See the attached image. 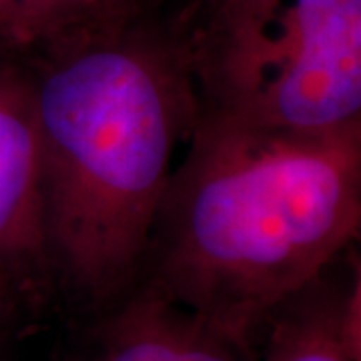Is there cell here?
<instances>
[{"mask_svg": "<svg viewBox=\"0 0 361 361\" xmlns=\"http://www.w3.org/2000/svg\"><path fill=\"white\" fill-rule=\"evenodd\" d=\"M361 121L317 133L203 111L139 283L255 353L271 315L357 237Z\"/></svg>", "mask_w": 361, "mask_h": 361, "instance_id": "cell-1", "label": "cell"}, {"mask_svg": "<svg viewBox=\"0 0 361 361\" xmlns=\"http://www.w3.org/2000/svg\"><path fill=\"white\" fill-rule=\"evenodd\" d=\"M32 82L54 285L103 313L139 283L177 142L199 116L187 37L139 20L40 52Z\"/></svg>", "mask_w": 361, "mask_h": 361, "instance_id": "cell-2", "label": "cell"}, {"mask_svg": "<svg viewBox=\"0 0 361 361\" xmlns=\"http://www.w3.org/2000/svg\"><path fill=\"white\" fill-rule=\"evenodd\" d=\"M199 106L267 129L361 121V0H285L245 51L193 75Z\"/></svg>", "mask_w": 361, "mask_h": 361, "instance_id": "cell-3", "label": "cell"}, {"mask_svg": "<svg viewBox=\"0 0 361 361\" xmlns=\"http://www.w3.org/2000/svg\"><path fill=\"white\" fill-rule=\"evenodd\" d=\"M0 271L30 311L56 289L40 185V145L32 71L0 63Z\"/></svg>", "mask_w": 361, "mask_h": 361, "instance_id": "cell-4", "label": "cell"}, {"mask_svg": "<svg viewBox=\"0 0 361 361\" xmlns=\"http://www.w3.org/2000/svg\"><path fill=\"white\" fill-rule=\"evenodd\" d=\"M73 361H255L193 313L137 285L101 313Z\"/></svg>", "mask_w": 361, "mask_h": 361, "instance_id": "cell-5", "label": "cell"}, {"mask_svg": "<svg viewBox=\"0 0 361 361\" xmlns=\"http://www.w3.org/2000/svg\"><path fill=\"white\" fill-rule=\"evenodd\" d=\"M360 277L349 291L323 273L271 315L255 361H361Z\"/></svg>", "mask_w": 361, "mask_h": 361, "instance_id": "cell-6", "label": "cell"}, {"mask_svg": "<svg viewBox=\"0 0 361 361\" xmlns=\"http://www.w3.org/2000/svg\"><path fill=\"white\" fill-rule=\"evenodd\" d=\"M0 32L20 51H56L109 37L97 0H0Z\"/></svg>", "mask_w": 361, "mask_h": 361, "instance_id": "cell-7", "label": "cell"}, {"mask_svg": "<svg viewBox=\"0 0 361 361\" xmlns=\"http://www.w3.org/2000/svg\"><path fill=\"white\" fill-rule=\"evenodd\" d=\"M283 4L285 0H205L203 20L191 32H185L193 71L253 44Z\"/></svg>", "mask_w": 361, "mask_h": 361, "instance_id": "cell-8", "label": "cell"}, {"mask_svg": "<svg viewBox=\"0 0 361 361\" xmlns=\"http://www.w3.org/2000/svg\"><path fill=\"white\" fill-rule=\"evenodd\" d=\"M97 2L101 8L106 35L115 37L135 23L142 20V14L151 0H97Z\"/></svg>", "mask_w": 361, "mask_h": 361, "instance_id": "cell-9", "label": "cell"}, {"mask_svg": "<svg viewBox=\"0 0 361 361\" xmlns=\"http://www.w3.org/2000/svg\"><path fill=\"white\" fill-rule=\"evenodd\" d=\"M23 310L30 311L25 297L20 295V291L14 287L13 281L0 271V329L13 323Z\"/></svg>", "mask_w": 361, "mask_h": 361, "instance_id": "cell-10", "label": "cell"}, {"mask_svg": "<svg viewBox=\"0 0 361 361\" xmlns=\"http://www.w3.org/2000/svg\"><path fill=\"white\" fill-rule=\"evenodd\" d=\"M14 51H20V49H18V47H16L13 40L6 37V35H2V32H0V63H4V61L11 56V52Z\"/></svg>", "mask_w": 361, "mask_h": 361, "instance_id": "cell-11", "label": "cell"}]
</instances>
